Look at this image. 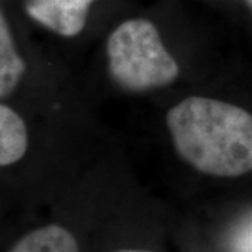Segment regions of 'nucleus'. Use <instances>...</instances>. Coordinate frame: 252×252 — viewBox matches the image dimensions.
<instances>
[{
	"instance_id": "obj_4",
	"label": "nucleus",
	"mask_w": 252,
	"mask_h": 252,
	"mask_svg": "<svg viewBox=\"0 0 252 252\" xmlns=\"http://www.w3.org/2000/svg\"><path fill=\"white\" fill-rule=\"evenodd\" d=\"M27 129L13 109L0 104V167L18 161L27 150Z\"/></svg>"
},
{
	"instance_id": "obj_9",
	"label": "nucleus",
	"mask_w": 252,
	"mask_h": 252,
	"mask_svg": "<svg viewBox=\"0 0 252 252\" xmlns=\"http://www.w3.org/2000/svg\"><path fill=\"white\" fill-rule=\"evenodd\" d=\"M250 3H251V4H252V0H250Z\"/></svg>"
},
{
	"instance_id": "obj_3",
	"label": "nucleus",
	"mask_w": 252,
	"mask_h": 252,
	"mask_svg": "<svg viewBox=\"0 0 252 252\" xmlns=\"http://www.w3.org/2000/svg\"><path fill=\"white\" fill-rule=\"evenodd\" d=\"M94 0H27V11L38 23L64 36L79 34Z\"/></svg>"
},
{
	"instance_id": "obj_1",
	"label": "nucleus",
	"mask_w": 252,
	"mask_h": 252,
	"mask_svg": "<svg viewBox=\"0 0 252 252\" xmlns=\"http://www.w3.org/2000/svg\"><path fill=\"white\" fill-rule=\"evenodd\" d=\"M167 125L180 156L198 171L238 177L252 170V115L206 97H189L170 109Z\"/></svg>"
},
{
	"instance_id": "obj_7",
	"label": "nucleus",
	"mask_w": 252,
	"mask_h": 252,
	"mask_svg": "<svg viewBox=\"0 0 252 252\" xmlns=\"http://www.w3.org/2000/svg\"><path fill=\"white\" fill-rule=\"evenodd\" d=\"M231 252H252V216L234 231L230 240Z\"/></svg>"
},
{
	"instance_id": "obj_5",
	"label": "nucleus",
	"mask_w": 252,
	"mask_h": 252,
	"mask_svg": "<svg viewBox=\"0 0 252 252\" xmlns=\"http://www.w3.org/2000/svg\"><path fill=\"white\" fill-rule=\"evenodd\" d=\"M10 252H79V247L70 231L52 224L31 231Z\"/></svg>"
},
{
	"instance_id": "obj_6",
	"label": "nucleus",
	"mask_w": 252,
	"mask_h": 252,
	"mask_svg": "<svg viewBox=\"0 0 252 252\" xmlns=\"http://www.w3.org/2000/svg\"><path fill=\"white\" fill-rule=\"evenodd\" d=\"M24 70V61L13 45L9 27L0 13V98L9 95L17 87Z\"/></svg>"
},
{
	"instance_id": "obj_2",
	"label": "nucleus",
	"mask_w": 252,
	"mask_h": 252,
	"mask_svg": "<svg viewBox=\"0 0 252 252\" xmlns=\"http://www.w3.org/2000/svg\"><path fill=\"white\" fill-rule=\"evenodd\" d=\"M109 72L118 84L130 91L167 86L180 69L150 21L129 20L109 35Z\"/></svg>"
},
{
	"instance_id": "obj_8",
	"label": "nucleus",
	"mask_w": 252,
	"mask_h": 252,
	"mask_svg": "<svg viewBox=\"0 0 252 252\" xmlns=\"http://www.w3.org/2000/svg\"><path fill=\"white\" fill-rule=\"evenodd\" d=\"M121 252H146V251H121Z\"/></svg>"
}]
</instances>
